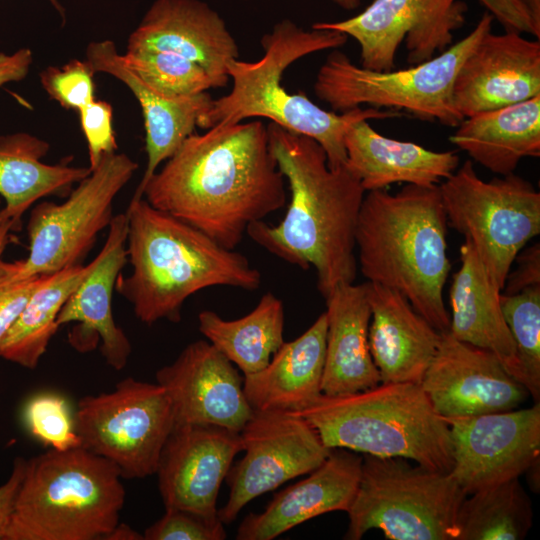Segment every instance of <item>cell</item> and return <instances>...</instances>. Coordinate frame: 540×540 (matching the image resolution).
<instances>
[{"mask_svg":"<svg viewBox=\"0 0 540 540\" xmlns=\"http://www.w3.org/2000/svg\"><path fill=\"white\" fill-rule=\"evenodd\" d=\"M521 254L517 269L506 278L502 289L504 293H514L528 285L540 283L539 244L533 245Z\"/></svg>","mask_w":540,"mask_h":540,"instance_id":"42","label":"cell"},{"mask_svg":"<svg viewBox=\"0 0 540 540\" xmlns=\"http://www.w3.org/2000/svg\"><path fill=\"white\" fill-rule=\"evenodd\" d=\"M449 140L491 172L511 174L523 158L540 156V95L466 117Z\"/></svg>","mask_w":540,"mask_h":540,"instance_id":"29","label":"cell"},{"mask_svg":"<svg viewBox=\"0 0 540 540\" xmlns=\"http://www.w3.org/2000/svg\"><path fill=\"white\" fill-rule=\"evenodd\" d=\"M326 331L323 312L295 340L284 341L266 367L244 375V393L253 410L299 411L322 394Z\"/></svg>","mask_w":540,"mask_h":540,"instance_id":"28","label":"cell"},{"mask_svg":"<svg viewBox=\"0 0 540 540\" xmlns=\"http://www.w3.org/2000/svg\"><path fill=\"white\" fill-rule=\"evenodd\" d=\"M362 461L354 451L331 449L308 477L277 493L263 512L248 514L236 539L272 540L319 515L347 512L358 488Z\"/></svg>","mask_w":540,"mask_h":540,"instance_id":"22","label":"cell"},{"mask_svg":"<svg viewBox=\"0 0 540 540\" xmlns=\"http://www.w3.org/2000/svg\"><path fill=\"white\" fill-rule=\"evenodd\" d=\"M507 32L529 33L537 39V29L521 0H478Z\"/></svg>","mask_w":540,"mask_h":540,"instance_id":"41","label":"cell"},{"mask_svg":"<svg viewBox=\"0 0 540 540\" xmlns=\"http://www.w3.org/2000/svg\"><path fill=\"white\" fill-rule=\"evenodd\" d=\"M33 61L32 52L22 48L12 54L0 52V87L24 79Z\"/></svg>","mask_w":540,"mask_h":540,"instance_id":"44","label":"cell"},{"mask_svg":"<svg viewBox=\"0 0 540 540\" xmlns=\"http://www.w3.org/2000/svg\"><path fill=\"white\" fill-rule=\"evenodd\" d=\"M126 215L132 273L120 274L115 290L132 305L141 322L181 321L185 301L205 288H259L261 273L246 256L221 246L146 199L131 200Z\"/></svg>","mask_w":540,"mask_h":540,"instance_id":"3","label":"cell"},{"mask_svg":"<svg viewBox=\"0 0 540 540\" xmlns=\"http://www.w3.org/2000/svg\"><path fill=\"white\" fill-rule=\"evenodd\" d=\"M439 188L448 225L471 242L502 291L513 262L540 233V193L514 173L484 181L470 160Z\"/></svg>","mask_w":540,"mask_h":540,"instance_id":"10","label":"cell"},{"mask_svg":"<svg viewBox=\"0 0 540 540\" xmlns=\"http://www.w3.org/2000/svg\"><path fill=\"white\" fill-rule=\"evenodd\" d=\"M450 428L449 472L468 495L519 478L540 458V405L444 418Z\"/></svg>","mask_w":540,"mask_h":540,"instance_id":"15","label":"cell"},{"mask_svg":"<svg viewBox=\"0 0 540 540\" xmlns=\"http://www.w3.org/2000/svg\"><path fill=\"white\" fill-rule=\"evenodd\" d=\"M74 422L82 447L116 465L123 479L156 473L175 425L164 388L132 377L112 391L81 398Z\"/></svg>","mask_w":540,"mask_h":540,"instance_id":"12","label":"cell"},{"mask_svg":"<svg viewBox=\"0 0 540 540\" xmlns=\"http://www.w3.org/2000/svg\"><path fill=\"white\" fill-rule=\"evenodd\" d=\"M137 169V162L124 153L106 154L63 203L36 205L27 225L28 257L15 262L1 260L0 281L46 276L81 264L98 233L109 226L116 195Z\"/></svg>","mask_w":540,"mask_h":540,"instance_id":"11","label":"cell"},{"mask_svg":"<svg viewBox=\"0 0 540 540\" xmlns=\"http://www.w3.org/2000/svg\"><path fill=\"white\" fill-rule=\"evenodd\" d=\"M529 480V484L531 486V489L534 492H538L539 490V459L536 460L527 470L526 472Z\"/></svg>","mask_w":540,"mask_h":540,"instance_id":"48","label":"cell"},{"mask_svg":"<svg viewBox=\"0 0 540 540\" xmlns=\"http://www.w3.org/2000/svg\"><path fill=\"white\" fill-rule=\"evenodd\" d=\"M95 73L87 60L74 59L61 67H48L40 79L53 100L65 109L79 111L95 100Z\"/></svg>","mask_w":540,"mask_h":540,"instance_id":"37","label":"cell"},{"mask_svg":"<svg viewBox=\"0 0 540 540\" xmlns=\"http://www.w3.org/2000/svg\"><path fill=\"white\" fill-rule=\"evenodd\" d=\"M269 148L287 180L290 201L276 226L251 223L246 234L258 245L303 270L311 266L326 298L357 274L355 231L365 195L360 181L343 165L332 168L321 145L270 122Z\"/></svg>","mask_w":540,"mask_h":540,"instance_id":"2","label":"cell"},{"mask_svg":"<svg viewBox=\"0 0 540 540\" xmlns=\"http://www.w3.org/2000/svg\"><path fill=\"white\" fill-rule=\"evenodd\" d=\"M537 29L540 30V0H521Z\"/></svg>","mask_w":540,"mask_h":540,"instance_id":"47","label":"cell"},{"mask_svg":"<svg viewBox=\"0 0 540 540\" xmlns=\"http://www.w3.org/2000/svg\"><path fill=\"white\" fill-rule=\"evenodd\" d=\"M109 460L76 447L26 460L3 540H95L119 523L126 492Z\"/></svg>","mask_w":540,"mask_h":540,"instance_id":"6","label":"cell"},{"mask_svg":"<svg viewBox=\"0 0 540 540\" xmlns=\"http://www.w3.org/2000/svg\"><path fill=\"white\" fill-rule=\"evenodd\" d=\"M371 319L368 342L380 383H416L433 360L441 332L400 293L368 282Z\"/></svg>","mask_w":540,"mask_h":540,"instance_id":"24","label":"cell"},{"mask_svg":"<svg viewBox=\"0 0 540 540\" xmlns=\"http://www.w3.org/2000/svg\"><path fill=\"white\" fill-rule=\"evenodd\" d=\"M331 1H333L340 7L347 10L356 9L361 3V0H331Z\"/></svg>","mask_w":540,"mask_h":540,"instance_id":"49","label":"cell"},{"mask_svg":"<svg viewBox=\"0 0 540 540\" xmlns=\"http://www.w3.org/2000/svg\"><path fill=\"white\" fill-rule=\"evenodd\" d=\"M126 65L147 85L167 96H189L214 88L196 63L159 51L127 50Z\"/></svg>","mask_w":540,"mask_h":540,"instance_id":"35","label":"cell"},{"mask_svg":"<svg viewBox=\"0 0 540 540\" xmlns=\"http://www.w3.org/2000/svg\"><path fill=\"white\" fill-rule=\"evenodd\" d=\"M43 276L0 281V345L23 311Z\"/></svg>","mask_w":540,"mask_h":540,"instance_id":"40","label":"cell"},{"mask_svg":"<svg viewBox=\"0 0 540 540\" xmlns=\"http://www.w3.org/2000/svg\"><path fill=\"white\" fill-rule=\"evenodd\" d=\"M326 300V347L322 394L362 391L381 382L368 342L371 309L367 282L337 286Z\"/></svg>","mask_w":540,"mask_h":540,"instance_id":"25","label":"cell"},{"mask_svg":"<svg viewBox=\"0 0 540 540\" xmlns=\"http://www.w3.org/2000/svg\"><path fill=\"white\" fill-rule=\"evenodd\" d=\"M241 451L239 432L215 425H175L155 473L165 509L218 519L221 484Z\"/></svg>","mask_w":540,"mask_h":540,"instance_id":"17","label":"cell"},{"mask_svg":"<svg viewBox=\"0 0 540 540\" xmlns=\"http://www.w3.org/2000/svg\"><path fill=\"white\" fill-rule=\"evenodd\" d=\"M227 533L218 518L210 520L180 509H165L161 518L147 527L144 540H224Z\"/></svg>","mask_w":540,"mask_h":540,"instance_id":"38","label":"cell"},{"mask_svg":"<svg viewBox=\"0 0 540 540\" xmlns=\"http://www.w3.org/2000/svg\"><path fill=\"white\" fill-rule=\"evenodd\" d=\"M330 449L378 457H402L449 473L450 428L420 384L379 383L344 395L321 394L299 411Z\"/></svg>","mask_w":540,"mask_h":540,"instance_id":"7","label":"cell"},{"mask_svg":"<svg viewBox=\"0 0 540 540\" xmlns=\"http://www.w3.org/2000/svg\"><path fill=\"white\" fill-rule=\"evenodd\" d=\"M460 259L461 266L453 275L450 287L448 331L462 342L492 352L506 371L523 385L515 343L501 309V290L466 239L460 247Z\"/></svg>","mask_w":540,"mask_h":540,"instance_id":"26","label":"cell"},{"mask_svg":"<svg viewBox=\"0 0 540 540\" xmlns=\"http://www.w3.org/2000/svg\"><path fill=\"white\" fill-rule=\"evenodd\" d=\"M344 33L329 29L306 31L293 21L278 22L261 39L263 56L254 62L234 59L227 72L233 87L229 94L213 99L198 127L233 125L250 117L269 119L289 132L310 137L324 149L330 167L346 163L344 136L361 120L398 118L405 113L375 107L337 113L313 103L303 92L289 93L281 83L284 71L298 59L347 42Z\"/></svg>","mask_w":540,"mask_h":540,"instance_id":"5","label":"cell"},{"mask_svg":"<svg viewBox=\"0 0 540 540\" xmlns=\"http://www.w3.org/2000/svg\"><path fill=\"white\" fill-rule=\"evenodd\" d=\"M348 170L365 191L394 183L430 186L448 178L459 165L455 151L437 152L416 143L388 138L368 120L352 124L345 133Z\"/></svg>","mask_w":540,"mask_h":540,"instance_id":"27","label":"cell"},{"mask_svg":"<svg viewBox=\"0 0 540 540\" xmlns=\"http://www.w3.org/2000/svg\"><path fill=\"white\" fill-rule=\"evenodd\" d=\"M51 4L63 15V9L58 0H49Z\"/></svg>","mask_w":540,"mask_h":540,"instance_id":"50","label":"cell"},{"mask_svg":"<svg viewBox=\"0 0 540 540\" xmlns=\"http://www.w3.org/2000/svg\"><path fill=\"white\" fill-rule=\"evenodd\" d=\"M126 213L113 216L106 241L90 263V270L61 308L59 326L77 322L69 334L70 344L80 352L93 350L101 341L100 352L106 363L122 370L131 355L132 346L112 314V295L121 270L128 262Z\"/></svg>","mask_w":540,"mask_h":540,"instance_id":"21","label":"cell"},{"mask_svg":"<svg viewBox=\"0 0 540 540\" xmlns=\"http://www.w3.org/2000/svg\"><path fill=\"white\" fill-rule=\"evenodd\" d=\"M106 540H144L143 534L138 533L127 524L118 523L105 538Z\"/></svg>","mask_w":540,"mask_h":540,"instance_id":"46","label":"cell"},{"mask_svg":"<svg viewBox=\"0 0 540 540\" xmlns=\"http://www.w3.org/2000/svg\"><path fill=\"white\" fill-rule=\"evenodd\" d=\"M48 150L46 141L28 133L0 137V196L11 216L21 219L37 200L64 195L91 173L89 167L42 162Z\"/></svg>","mask_w":540,"mask_h":540,"instance_id":"30","label":"cell"},{"mask_svg":"<svg viewBox=\"0 0 540 540\" xmlns=\"http://www.w3.org/2000/svg\"><path fill=\"white\" fill-rule=\"evenodd\" d=\"M26 459L16 457L8 479L0 485V540L6 532L14 502L23 479Z\"/></svg>","mask_w":540,"mask_h":540,"instance_id":"43","label":"cell"},{"mask_svg":"<svg viewBox=\"0 0 540 540\" xmlns=\"http://www.w3.org/2000/svg\"><path fill=\"white\" fill-rule=\"evenodd\" d=\"M78 113L88 145L89 168L92 171L104 155L114 153L118 148L112 125L113 110L110 103L95 99Z\"/></svg>","mask_w":540,"mask_h":540,"instance_id":"39","label":"cell"},{"mask_svg":"<svg viewBox=\"0 0 540 540\" xmlns=\"http://www.w3.org/2000/svg\"><path fill=\"white\" fill-rule=\"evenodd\" d=\"M127 50L166 52L192 61L214 88L227 85V66L239 57L224 20L200 0H156L131 33Z\"/></svg>","mask_w":540,"mask_h":540,"instance_id":"20","label":"cell"},{"mask_svg":"<svg viewBox=\"0 0 540 540\" xmlns=\"http://www.w3.org/2000/svg\"><path fill=\"white\" fill-rule=\"evenodd\" d=\"M447 225L439 184H407L396 194L367 191L355 231L362 275L400 293L439 332L450 326Z\"/></svg>","mask_w":540,"mask_h":540,"instance_id":"4","label":"cell"},{"mask_svg":"<svg viewBox=\"0 0 540 540\" xmlns=\"http://www.w3.org/2000/svg\"><path fill=\"white\" fill-rule=\"evenodd\" d=\"M1 204V200H0ZM21 228V219L11 216L4 208L0 209V261L7 245L15 238L11 232Z\"/></svg>","mask_w":540,"mask_h":540,"instance_id":"45","label":"cell"},{"mask_svg":"<svg viewBox=\"0 0 540 540\" xmlns=\"http://www.w3.org/2000/svg\"><path fill=\"white\" fill-rule=\"evenodd\" d=\"M86 60L96 73H107L124 83L141 106L147 165L131 199L139 200L159 165L194 133L200 117L213 99L207 91L189 96H167L154 90L126 65L123 55L110 40L90 43L86 49Z\"/></svg>","mask_w":540,"mask_h":540,"instance_id":"23","label":"cell"},{"mask_svg":"<svg viewBox=\"0 0 540 540\" xmlns=\"http://www.w3.org/2000/svg\"><path fill=\"white\" fill-rule=\"evenodd\" d=\"M193 133L147 182L143 197L235 249L248 226L286 203L267 126L255 120Z\"/></svg>","mask_w":540,"mask_h":540,"instance_id":"1","label":"cell"},{"mask_svg":"<svg viewBox=\"0 0 540 540\" xmlns=\"http://www.w3.org/2000/svg\"><path fill=\"white\" fill-rule=\"evenodd\" d=\"M24 420L29 432L51 449L65 451L82 446L69 403L59 393L33 395L25 404Z\"/></svg>","mask_w":540,"mask_h":540,"instance_id":"36","label":"cell"},{"mask_svg":"<svg viewBox=\"0 0 540 540\" xmlns=\"http://www.w3.org/2000/svg\"><path fill=\"white\" fill-rule=\"evenodd\" d=\"M504 319L515 343L523 385L535 402L540 397V283L500 294Z\"/></svg>","mask_w":540,"mask_h":540,"instance_id":"34","label":"cell"},{"mask_svg":"<svg viewBox=\"0 0 540 540\" xmlns=\"http://www.w3.org/2000/svg\"><path fill=\"white\" fill-rule=\"evenodd\" d=\"M531 500L514 478L471 494L457 515L456 540H521L532 525Z\"/></svg>","mask_w":540,"mask_h":540,"instance_id":"33","label":"cell"},{"mask_svg":"<svg viewBox=\"0 0 540 540\" xmlns=\"http://www.w3.org/2000/svg\"><path fill=\"white\" fill-rule=\"evenodd\" d=\"M156 382L170 399L175 425L240 432L253 413L234 364L206 340L189 343L171 364L158 369Z\"/></svg>","mask_w":540,"mask_h":540,"instance_id":"18","label":"cell"},{"mask_svg":"<svg viewBox=\"0 0 540 540\" xmlns=\"http://www.w3.org/2000/svg\"><path fill=\"white\" fill-rule=\"evenodd\" d=\"M466 496L450 473L365 454L344 539L360 540L379 529L391 540H456Z\"/></svg>","mask_w":540,"mask_h":540,"instance_id":"9","label":"cell"},{"mask_svg":"<svg viewBox=\"0 0 540 540\" xmlns=\"http://www.w3.org/2000/svg\"><path fill=\"white\" fill-rule=\"evenodd\" d=\"M540 95V42L517 32L482 37L460 67L453 102L463 118Z\"/></svg>","mask_w":540,"mask_h":540,"instance_id":"19","label":"cell"},{"mask_svg":"<svg viewBox=\"0 0 540 540\" xmlns=\"http://www.w3.org/2000/svg\"><path fill=\"white\" fill-rule=\"evenodd\" d=\"M493 19L485 12L462 40L438 56L400 70L373 71L355 65L344 53L334 50L318 70L315 95L337 113L367 104L457 127L464 118L454 106V81L464 61L491 31Z\"/></svg>","mask_w":540,"mask_h":540,"instance_id":"8","label":"cell"},{"mask_svg":"<svg viewBox=\"0 0 540 540\" xmlns=\"http://www.w3.org/2000/svg\"><path fill=\"white\" fill-rule=\"evenodd\" d=\"M239 434L245 454L225 478L229 496L218 510L223 524L232 523L258 496L315 470L331 451L307 420L292 411L253 410Z\"/></svg>","mask_w":540,"mask_h":540,"instance_id":"13","label":"cell"},{"mask_svg":"<svg viewBox=\"0 0 540 540\" xmlns=\"http://www.w3.org/2000/svg\"><path fill=\"white\" fill-rule=\"evenodd\" d=\"M443 418L518 408L529 392L490 351L441 332L438 350L420 383Z\"/></svg>","mask_w":540,"mask_h":540,"instance_id":"16","label":"cell"},{"mask_svg":"<svg viewBox=\"0 0 540 540\" xmlns=\"http://www.w3.org/2000/svg\"><path fill=\"white\" fill-rule=\"evenodd\" d=\"M90 270L77 264L43 276L16 322L0 345V357L35 369L60 327L59 312Z\"/></svg>","mask_w":540,"mask_h":540,"instance_id":"32","label":"cell"},{"mask_svg":"<svg viewBox=\"0 0 540 540\" xmlns=\"http://www.w3.org/2000/svg\"><path fill=\"white\" fill-rule=\"evenodd\" d=\"M462 0H373L358 15L338 22H318L313 29L339 31L360 46L361 66L387 72L405 42L407 62L423 63L452 45L453 32L466 21Z\"/></svg>","mask_w":540,"mask_h":540,"instance_id":"14","label":"cell"},{"mask_svg":"<svg viewBox=\"0 0 540 540\" xmlns=\"http://www.w3.org/2000/svg\"><path fill=\"white\" fill-rule=\"evenodd\" d=\"M284 305L265 293L247 315L225 320L211 310L198 315V329L244 375L262 370L284 343Z\"/></svg>","mask_w":540,"mask_h":540,"instance_id":"31","label":"cell"}]
</instances>
